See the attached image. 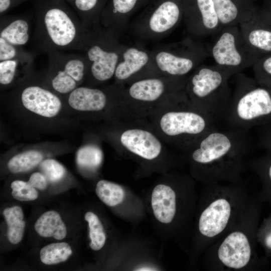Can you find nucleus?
I'll return each instance as SVG.
<instances>
[{
	"instance_id": "nucleus-1",
	"label": "nucleus",
	"mask_w": 271,
	"mask_h": 271,
	"mask_svg": "<svg viewBox=\"0 0 271 271\" xmlns=\"http://www.w3.org/2000/svg\"><path fill=\"white\" fill-rule=\"evenodd\" d=\"M248 130L214 129L192 146L190 158L199 177L208 184H239L246 167L244 158L250 149Z\"/></svg>"
},
{
	"instance_id": "nucleus-2",
	"label": "nucleus",
	"mask_w": 271,
	"mask_h": 271,
	"mask_svg": "<svg viewBox=\"0 0 271 271\" xmlns=\"http://www.w3.org/2000/svg\"><path fill=\"white\" fill-rule=\"evenodd\" d=\"M34 13L33 40L39 50H84L87 32L64 0H31Z\"/></svg>"
},
{
	"instance_id": "nucleus-3",
	"label": "nucleus",
	"mask_w": 271,
	"mask_h": 271,
	"mask_svg": "<svg viewBox=\"0 0 271 271\" xmlns=\"http://www.w3.org/2000/svg\"><path fill=\"white\" fill-rule=\"evenodd\" d=\"M233 76L231 99L222 120L228 128L245 130L271 124V87L241 72Z\"/></svg>"
},
{
	"instance_id": "nucleus-4",
	"label": "nucleus",
	"mask_w": 271,
	"mask_h": 271,
	"mask_svg": "<svg viewBox=\"0 0 271 271\" xmlns=\"http://www.w3.org/2000/svg\"><path fill=\"white\" fill-rule=\"evenodd\" d=\"M210 193L198 220V230L207 245L228 231L250 204L243 195L240 183L208 184Z\"/></svg>"
},
{
	"instance_id": "nucleus-5",
	"label": "nucleus",
	"mask_w": 271,
	"mask_h": 271,
	"mask_svg": "<svg viewBox=\"0 0 271 271\" xmlns=\"http://www.w3.org/2000/svg\"><path fill=\"white\" fill-rule=\"evenodd\" d=\"M233 75L216 65H203L191 76L187 86L192 106L216 121L222 120L232 90L228 80Z\"/></svg>"
},
{
	"instance_id": "nucleus-6",
	"label": "nucleus",
	"mask_w": 271,
	"mask_h": 271,
	"mask_svg": "<svg viewBox=\"0 0 271 271\" xmlns=\"http://www.w3.org/2000/svg\"><path fill=\"white\" fill-rule=\"evenodd\" d=\"M253 203L245 210L240 221L235 228L233 227L226 234L218 244L216 251V258L219 264L227 269H242L253 264L256 258L255 252V241L260 214V204Z\"/></svg>"
},
{
	"instance_id": "nucleus-7",
	"label": "nucleus",
	"mask_w": 271,
	"mask_h": 271,
	"mask_svg": "<svg viewBox=\"0 0 271 271\" xmlns=\"http://www.w3.org/2000/svg\"><path fill=\"white\" fill-rule=\"evenodd\" d=\"M209 48L215 65L233 76L253 66L260 59L249 48L237 26L222 28Z\"/></svg>"
},
{
	"instance_id": "nucleus-8",
	"label": "nucleus",
	"mask_w": 271,
	"mask_h": 271,
	"mask_svg": "<svg viewBox=\"0 0 271 271\" xmlns=\"http://www.w3.org/2000/svg\"><path fill=\"white\" fill-rule=\"evenodd\" d=\"M216 123L214 118L196 108L167 112L160 122L165 134L183 139L192 146L206 133L217 128Z\"/></svg>"
},
{
	"instance_id": "nucleus-9",
	"label": "nucleus",
	"mask_w": 271,
	"mask_h": 271,
	"mask_svg": "<svg viewBox=\"0 0 271 271\" xmlns=\"http://www.w3.org/2000/svg\"><path fill=\"white\" fill-rule=\"evenodd\" d=\"M47 53L48 84L58 93L69 94L78 87L87 72L85 56L56 50L49 51Z\"/></svg>"
},
{
	"instance_id": "nucleus-10",
	"label": "nucleus",
	"mask_w": 271,
	"mask_h": 271,
	"mask_svg": "<svg viewBox=\"0 0 271 271\" xmlns=\"http://www.w3.org/2000/svg\"><path fill=\"white\" fill-rule=\"evenodd\" d=\"M84 40V50L87 63V71L98 81H104L114 74L118 59L115 51L105 47L103 36L93 37L86 32Z\"/></svg>"
},
{
	"instance_id": "nucleus-11",
	"label": "nucleus",
	"mask_w": 271,
	"mask_h": 271,
	"mask_svg": "<svg viewBox=\"0 0 271 271\" xmlns=\"http://www.w3.org/2000/svg\"><path fill=\"white\" fill-rule=\"evenodd\" d=\"M239 26L246 43L260 59L271 54V21L261 11L255 9Z\"/></svg>"
},
{
	"instance_id": "nucleus-12",
	"label": "nucleus",
	"mask_w": 271,
	"mask_h": 271,
	"mask_svg": "<svg viewBox=\"0 0 271 271\" xmlns=\"http://www.w3.org/2000/svg\"><path fill=\"white\" fill-rule=\"evenodd\" d=\"M183 8L196 35H216L222 29L212 0H183Z\"/></svg>"
},
{
	"instance_id": "nucleus-13",
	"label": "nucleus",
	"mask_w": 271,
	"mask_h": 271,
	"mask_svg": "<svg viewBox=\"0 0 271 271\" xmlns=\"http://www.w3.org/2000/svg\"><path fill=\"white\" fill-rule=\"evenodd\" d=\"M209 56L208 49L202 45L183 54L161 52L156 57L158 66L163 71L176 76L188 73L198 63Z\"/></svg>"
},
{
	"instance_id": "nucleus-14",
	"label": "nucleus",
	"mask_w": 271,
	"mask_h": 271,
	"mask_svg": "<svg viewBox=\"0 0 271 271\" xmlns=\"http://www.w3.org/2000/svg\"><path fill=\"white\" fill-rule=\"evenodd\" d=\"M20 97L24 106L42 116L54 117L61 108V101L57 95L37 84L25 86L21 90Z\"/></svg>"
},
{
	"instance_id": "nucleus-15",
	"label": "nucleus",
	"mask_w": 271,
	"mask_h": 271,
	"mask_svg": "<svg viewBox=\"0 0 271 271\" xmlns=\"http://www.w3.org/2000/svg\"><path fill=\"white\" fill-rule=\"evenodd\" d=\"M122 146L131 153L147 160H153L160 155L162 145L150 132L141 129H130L120 137Z\"/></svg>"
},
{
	"instance_id": "nucleus-16",
	"label": "nucleus",
	"mask_w": 271,
	"mask_h": 271,
	"mask_svg": "<svg viewBox=\"0 0 271 271\" xmlns=\"http://www.w3.org/2000/svg\"><path fill=\"white\" fill-rule=\"evenodd\" d=\"M221 28L238 26L254 8L248 0H212Z\"/></svg>"
},
{
	"instance_id": "nucleus-17",
	"label": "nucleus",
	"mask_w": 271,
	"mask_h": 271,
	"mask_svg": "<svg viewBox=\"0 0 271 271\" xmlns=\"http://www.w3.org/2000/svg\"><path fill=\"white\" fill-rule=\"evenodd\" d=\"M183 0H161L150 19V27L156 33H163L173 28L179 21Z\"/></svg>"
},
{
	"instance_id": "nucleus-18",
	"label": "nucleus",
	"mask_w": 271,
	"mask_h": 271,
	"mask_svg": "<svg viewBox=\"0 0 271 271\" xmlns=\"http://www.w3.org/2000/svg\"><path fill=\"white\" fill-rule=\"evenodd\" d=\"M23 15H3L0 19V38L18 46L26 45L30 36V22Z\"/></svg>"
},
{
	"instance_id": "nucleus-19",
	"label": "nucleus",
	"mask_w": 271,
	"mask_h": 271,
	"mask_svg": "<svg viewBox=\"0 0 271 271\" xmlns=\"http://www.w3.org/2000/svg\"><path fill=\"white\" fill-rule=\"evenodd\" d=\"M152 207L156 218L160 222H171L176 213V195L169 186L159 184L152 192Z\"/></svg>"
},
{
	"instance_id": "nucleus-20",
	"label": "nucleus",
	"mask_w": 271,
	"mask_h": 271,
	"mask_svg": "<svg viewBox=\"0 0 271 271\" xmlns=\"http://www.w3.org/2000/svg\"><path fill=\"white\" fill-rule=\"evenodd\" d=\"M107 98L101 90L78 87L69 94L68 101L73 108L80 111H99L105 106Z\"/></svg>"
},
{
	"instance_id": "nucleus-21",
	"label": "nucleus",
	"mask_w": 271,
	"mask_h": 271,
	"mask_svg": "<svg viewBox=\"0 0 271 271\" xmlns=\"http://www.w3.org/2000/svg\"><path fill=\"white\" fill-rule=\"evenodd\" d=\"M34 229L39 236L57 240H63L67 234V227L60 214L54 210L42 214L36 221Z\"/></svg>"
},
{
	"instance_id": "nucleus-22",
	"label": "nucleus",
	"mask_w": 271,
	"mask_h": 271,
	"mask_svg": "<svg viewBox=\"0 0 271 271\" xmlns=\"http://www.w3.org/2000/svg\"><path fill=\"white\" fill-rule=\"evenodd\" d=\"M34 55L28 53L16 59L0 61V83L3 86L11 84L20 73L31 72L34 63Z\"/></svg>"
},
{
	"instance_id": "nucleus-23",
	"label": "nucleus",
	"mask_w": 271,
	"mask_h": 271,
	"mask_svg": "<svg viewBox=\"0 0 271 271\" xmlns=\"http://www.w3.org/2000/svg\"><path fill=\"white\" fill-rule=\"evenodd\" d=\"M124 61L117 65L115 76L117 79L124 80L139 71L148 62V54L134 48L127 49L123 53Z\"/></svg>"
},
{
	"instance_id": "nucleus-24",
	"label": "nucleus",
	"mask_w": 271,
	"mask_h": 271,
	"mask_svg": "<svg viewBox=\"0 0 271 271\" xmlns=\"http://www.w3.org/2000/svg\"><path fill=\"white\" fill-rule=\"evenodd\" d=\"M3 214L7 225L8 240L13 244H18L23 239L26 226L22 208L17 205L7 207Z\"/></svg>"
},
{
	"instance_id": "nucleus-25",
	"label": "nucleus",
	"mask_w": 271,
	"mask_h": 271,
	"mask_svg": "<svg viewBox=\"0 0 271 271\" xmlns=\"http://www.w3.org/2000/svg\"><path fill=\"white\" fill-rule=\"evenodd\" d=\"M165 85L158 79H148L134 83L129 88L130 96L142 101H153L158 99L163 93Z\"/></svg>"
},
{
	"instance_id": "nucleus-26",
	"label": "nucleus",
	"mask_w": 271,
	"mask_h": 271,
	"mask_svg": "<svg viewBox=\"0 0 271 271\" xmlns=\"http://www.w3.org/2000/svg\"><path fill=\"white\" fill-rule=\"evenodd\" d=\"M64 1L75 12L86 29L94 17L102 12L107 3V0Z\"/></svg>"
},
{
	"instance_id": "nucleus-27",
	"label": "nucleus",
	"mask_w": 271,
	"mask_h": 271,
	"mask_svg": "<svg viewBox=\"0 0 271 271\" xmlns=\"http://www.w3.org/2000/svg\"><path fill=\"white\" fill-rule=\"evenodd\" d=\"M250 165L262 182L259 199L271 201V153H266L264 156L252 161Z\"/></svg>"
},
{
	"instance_id": "nucleus-28",
	"label": "nucleus",
	"mask_w": 271,
	"mask_h": 271,
	"mask_svg": "<svg viewBox=\"0 0 271 271\" xmlns=\"http://www.w3.org/2000/svg\"><path fill=\"white\" fill-rule=\"evenodd\" d=\"M72 254V248L68 243L57 242L43 247L40 251V258L43 263L53 265L66 261Z\"/></svg>"
},
{
	"instance_id": "nucleus-29",
	"label": "nucleus",
	"mask_w": 271,
	"mask_h": 271,
	"mask_svg": "<svg viewBox=\"0 0 271 271\" xmlns=\"http://www.w3.org/2000/svg\"><path fill=\"white\" fill-rule=\"evenodd\" d=\"M95 192L99 199L110 207L120 204L125 197L124 190L121 186L104 180L97 182Z\"/></svg>"
},
{
	"instance_id": "nucleus-30",
	"label": "nucleus",
	"mask_w": 271,
	"mask_h": 271,
	"mask_svg": "<svg viewBox=\"0 0 271 271\" xmlns=\"http://www.w3.org/2000/svg\"><path fill=\"white\" fill-rule=\"evenodd\" d=\"M42 154L36 150L25 152L13 157L8 163V168L13 173L28 171L42 162Z\"/></svg>"
},
{
	"instance_id": "nucleus-31",
	"label": "nucleus",
	"mask_w": 271,
	"mask_h": 271,
	"mask_svg": "<svg viewBox=\"0 0 271 271\" xmlns=\"http://www.w3.org/2000/svg\"><path fill=\"white\" fill-rule=\"evenodd\" d=\"M103 160L101 150L94 145H87L81 147L77 152L76 162L81 168L88 170L97 169Z\"/></svg>"
},
{
	"instance_id": "nucleus-32",
	"label": "nucleus",
	"mask_w": 271,
	"mask_h": 271,
	"mask_svg": "<svg viewBox=\"0 0 271 271\" xmlns=\"http://www.w3.org/2000/svg\"><path fill=\"white\" fill-rule=\"evenodd\" d=\"M84 218L89 227L90 247L93 250H99L104 246L106 241L103 224L97 215L91 211L87 212Z\"/></svg>"
},
{
	"instance_id": "nucleus-33",
	"label": "nucleus",
	"mask_w": 271,
	"mask_h": 271,
	"mask_svg": "<svg viewBox=\"0 0 271 271\" xmlns=\"http://www.w3.org/2000/svg\"><path fill=\"white\" fill-rule=\"evenodd\" d=\"M140 0H108L104 8L102 15L104 20L111 16L127 14L132 12L140 3Z\"/></svg>"
},
{
	"instance_id": "nucleus-34",
	"label": "nucleus",
	"mask_w": 271,
	"mask_h": 271,
	"mask_svg": "<svg viewBox=\"0 0 271 271\" xmlns=\"http://www.w3.org/2000/svg\"><path fill=\"white\" fill-rule=\"evenodd\" d=\"M12 195L20 201H31L36 200L39 193L28 182L22 180L14 181L11 184Z\"/></svg>"
},
{
	"instance_id": "nucleus-35",
	"label": "nucleus",
	"mask_w": 271,
	"mask_h": 271,
	"mask_svg": "<svg viewBox=\"0 0 271 271\" xmlns=\"http://www.w3.org/2000/svg\"><path fill=\"white\" fill-rule=\"evenodd\" d=\"M41 173L48 182L54 183L60 181L64 177L66 170L62 165L54 159H46L40 164Z\"/></svg>"
},
{
	"instance_id": "nucleus-36",
	"label": "nucleus",
	"mask_w": 271,
	"mask_h": 271,
	"mask_svg": "<svg viewBox=\"0 0 271 271\" xmlns=\"http://www.w3.org/2000/svg\"><path fill=\"white\" fill-rule=\"evenodd\" d=\"M254 79L271 87V54L259 59L252 66Z\"/></svg>"
},
{
	"instance_id": "nucleus-37",
	"label": "nucleus",
	"mask_w": 271,
	"mask_h": 271,
	"mask_svg": "<svg viewBox=\"0 0 271 271\" xmlns=\"http://www.w3.org/2000/svg\"><path fill=\"white\" fill-rule=\"evenodd\" d=\"M28 53L23 47L13 45L0 38V61L16 59Z\"/></svg>"
},
{
	"instance_id": "nucleus-38",
	"label": "nucleus",
	"mask_w": 271,
	"mask_h": 271,
	"mask_svg": "<svg viewBox=\"0 0 271 271\" xmlns=\"http://www.w3.org/2000/svg\"><path fill=\"white\" fill-rule=\"evenodd\" d=\"M256 239L263 247L266 255L271 256V215L264 220L258 228Z\"/></svg>"
},
{
	"instance_id": "nucleus-39",
	"label": "nucleus",
	"mask_w": 271,
	"mask_h": 271,
	"mask_svg": "<svg viewBox=\"0 0 271 271\" xmlns=\"http://www.w3.org/2000/svg\"><path fill=\"white\" fill-rule=\"evenodd\" d=\"M262 126L263 128L258 145L260 148L264 149L266 153H271V124Z\"/></svg>"
},
{
	"instance_id": "nucleus-40",
	"label": "nucleus",
	"mask_w": 271,
	"mask_h": 271,
	"mask_svg": "<svg viewBox=\"0 0 271 271\" xmlns=\"http://www.w3.org/2000/svg\"><path fill=\"white\" fill-rule=\"evenodd\" d=\"M28 182L36 189L40 190L46 189L48 183L45 176L40 172L33 173Z\"/></svg>"
},
{
	"instance_id": "nucleus-41",
	"label": "nucleus",
	"mask_w": 271,
	"mask_h": 271,
	"mask_svg": "<svg viewBox=\"0 0 271 271\" xmlns=\"http://www.w3.org/2000/svg\"><path fill=\"white\" fill-rule=\"evenodd\" d=\"M28 1L29 0H0L1 17Z\"/></svg>"
},
{
	"instance_id": "nucleus-42",
	"label": "nucleus",
	"mask_w": 271,
	"mask_h": 271,
	"mask_svg": "<svg viewBox=\"0 0 271 271\" xmlns=\"http://www.w3.org/2000/svg\"><path fill=\"white\" fill-rule=\"evenodd\" d=\"M264 16L271 21V1L267 6V8L261 11Z\"/></svg>"
},
{
	"instance_id": "nucleus-43",
	"label": "nucleus",
	"mask_w": 271,
	"mask_h": 271,
	"mask_svg": "<svg viewBox=\"0 0 271 271\" xmlns=\"http://www.w3.org/2000/svg\"><path fill=\"white\" fill-rule=\"evenodd\" d=\"M152 269V268L150 267H142L139 268L137 270H154V269Z\"/></svg>"
}]
</instances>
